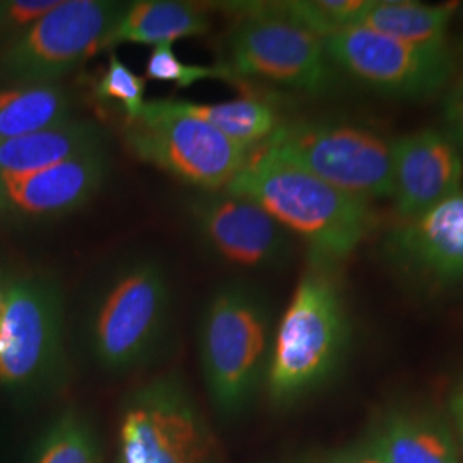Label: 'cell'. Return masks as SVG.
<instances>
[{
	"mask_svg": "<svg viewBox=\"0 0 463 463\" xmlns=\"http://www.w3.org/2000/svg\"><path fill=\"white\" fill-rule=\"evenodd\" d=\"M174 316V287L158 256L131 254L91 287L81 317L90 361L107 374H129L164 352Z\"/></svg>",
	"mask_w": 463,
	"mask_h": 463,
	"instance_id": "cell-1",
	"label": "cell"
},
{
	"mask_svg": "<svg viewBox=\"0 0 463 463\" xmlns=\"http://www.w3.org/2000/svg\"><path fill=\"white\" fill-rule=\"evenodd\" d=\"M227 191L261 204L307 246L309 258L340 268L376 229L373 203L281 162L265 148L252 155Z\"/></svg>",
	"mask_w": 463,
	"mask_h": 463,
	"instance_id": "cell-2",
	"label": "cell"
},
{
	"mask_svg": "<svg viewBox=\"0 0 463 463\" xmlns=\"http://www.w3.org/2000/svg\"><path fill=\"white\" fill-rule=\"evenodd\" d=\"M350 317L340 266L307 256L280 323L275 328L266 393L290 407L336 376L350 345Z\"/></svg>",
	"mask_w": 463,
	"mask_h": 463,
	"instance_id": "cell-3",
	"label": "cell"
},
{
	"mask_svg": "<svg viewBox=\"0 0 463 463\" xmlns=\"http://www.w3.org/2000/svg\"><path fill=\"white\" fill-rule=\"evenodd\" d=\"M275 323L265 294L246 280L216 287L198 325V357L212 407L222 419L246 414L266 386Z\"/></svg>",
	"mask_w": 463,
	"mask_h": 463,
	"instance_id": "cell-4",
	"label": "cell"
},
{
	"mask_svg": "<svg viewBox=\"0 0 463 463\" xmlns=\"http://www.w3.org/2000/svg\"><path fill=\"white\" fill-rule=\"evenodd\" d=\"M67 373L61 283L49 273L13 275L0 316V388L17 397L52 395Z\"/></svg>",
	"mask_w": 463,
	"mask_h": 463,
	"instance_id": "cell-5",
	"label": "cell"
},
{
	"mask_svg": "<svg viewBox=\"0 0 463 463\" xmlns=\"http://www.w3.org/2000/svg\"><path fill=\"white\" fill-rule=\"evenodd\" d=\"M237 23L225 38V67L233 80H256L307 95H325L336 69L325 40L275 13L268 2H229Z\"/></svg>",
	"mask_w": 463,
	"mask_h": 463,
	"instance_id": "cell-6",
	"label": "cell"
},
{
	"mask_svg": "<svg viewBox=\"0 0 463 463\" xmlns=\"http://www.w3.org/2000/svg\"><path fill=\"white\" fill-rule=\"evenodd\" d=\"M213 430L175 373L153 376L120 403L116 463H215Z\"/></svg>",
	"mask_w": 463,
	"mask_h": 463,
	"instance_id": "cell-7",
	"label": "cell"
},
{
	"mask_svg": "<svg viewBox=\"0 0 463 463\" xmlns=\"http://www.w3.org/2000/svg\"><path fill=\"white\" fill-rule=\"evenodd\" d=\"M122 134L136 158L196 191L227 189L256 153L175 109L170 99L145 103L139 116L126 120Z\"/></svg>",
	"mask_w": 463,
	"mask_h": 463,
	"instance_id": "cell-8",
	"label": "cell"
},
{
	"mask_svg": "<svg viewBox=\"0 0 463 463\" xmlns=\"http://www.w3.org/2000/svg\"><path fill=\"white\" fill-rule=\"evenodd\" d=\"M263 148L355 198L392 196V141L371 128L344 120L281 122Z\"/></svg>",
	"mask_w": 463,
	"mask_h": 463,
	"instance_id": "cell-9",
	"label": "cell"
},
{
	"mask_svg": "<svg viewBox=\"0 0 463 463\" xmlns=\"http://www.w3.org/2000/svg\"><path fill=\"white\" fill-rule=\"evenodd\" d=\"M124 7L112 0H59L0 52V80L11 86L59 83L101 52Z\"/></svg>",
	"mask_w": 463,
	"mask_h": 463,
	"instance_id": "cell-10",
	"label": "cell"
},
{
	"mask_svg": "<svg viewBox=\"0 0 463 463\" xmlns=\"http://www.w3.org/2000/svg\"><path fill=\"white\" fill-rule=\"evenodd\" d=\"M331 64L367 90L388 99L420 101L443 95L455 80L451 43L417 47L365 26L325 38Z\"/></svg>",
	"mask_w": 463,
	"mask_h": 463,
	"instance_id": "cell-11",
	"label": "cell"
},
{
	"mask_svg": "<svg viewBox=\"0 0 463 463\" xmlns=\"http://www.w3.org/2000/svg\"><path fill=\"white\" fill-rule=\"evenodd\" d=\"M184 212L201 249L223 265L279 271L294 258V235L248 196L196 191Z\"/></svg>",
	"mask_w": 463,
	"mask_h": 463,
	"instance_id": "cell-12",
	"label": "cell"
},
{
	"mask_svg": "<svg viewBox=\"0 0 463 463\" xmlns=\"http://www.w3.org/2000/svg\"><path fill=\"white\" fill-rule=\"evenodd\" d=\"M381 252L398 279L420 290L463 287V184L428 212L397 220Z\"/></svg>",
	"mask_w": 463,
	"mask_h": 463,
	"instance_id": "cell-13",
	"label": "cell"
},
{
	"mask_svg": "<svg viewBox=\"0 0 463 463\" xmlns=\"http://www.w3.org/2000/svg\"><path fill=\"white\" fill-rule=\"evenodd\" d=\"M463 184V149L443 129H419L392 141V196L398 220L420 215Z\"/></svg>",
	"mask_w": 463,
	"mask_h": 463,
	"instance_id": "cell-14",
	"label": "cell"
},
{
	"mask_svg": "<svg viewBox=\"0 0 463 463\" xmlns=\"http://www.w3.org/2000/svg\"><path fill=\"white\" fill-rule=\"evenodd\" d=\"M110 172L107 148L24 175L0 177V208L24 218H55L83 208Z\"/></svg>",
	"mask_w": 463,
	"mask_h": 463,
	"instance_id": "cell-15",
	"label": "cell"
},
{
	"mask_svg": "<svg viewBox=\"0 0 463 463\" xmlns=\"http://www.w3.org/2000/svg\"><path fill=\"white\" fill-rule=\"evenodd\" d=\"M107 148L105 131L90 118L66 122L0 141V177L24 175Z\"/></svg>",
	"mask_w": 463,
	"mask_h": 463,
	"instance_id": "cell-16",
	"label": "cell"
},
{
	"mask_svg": "<svg viewBox=\"0 0 463 463\" xmlns=\"http://www.w3.org/2000/svg\"><path fill=\"white\" fill-rule=\"evenodd\" d=\"M210 30V17L203 7L177 0H136L124 11L105 36L103 50L124 43L162 45L183 38L203 36Z\"/></svg>",
	"mask_w": 463,
	"mask_h": 463,
	"instance_id": "cell-17",
	"label": "cell"
},
{
	"mask_svg": "<svg viewBox=\"0 0 463 463\" xmlns=\"http://www.w3.org/2000/svg\"><path fill=\"white\" fill-rule=\"evenodd\" d=\"M384 463H460L455 436L436 415L393 411L369 439Z\"/></svg>",
	"mask_w": 463,
	"mask_h": 463,
	"instance_id": "cell-18",
	"label": "cell"
},
{
	"mask_svg": "<svg viewBox=\"0 0 463 463\" xmlns=\"http://www.w3.org/2000/svg\"><path fill=\"white\" fill-rule=\"evenodd\" d=\"M460 2L428 4L419 0H371L359 26L398 38L417 47H448L449 26Z\"/></svg>",
	"mask_w": 463,
	"mask_h": 463,
	"instance_id": "cell-19",
	"label": "cell"
},
{
	"mask_svg": "<svg viewBox=\"0 0 463 463\" xmlns=\"http://www.w3.org/2000/svg\"><path fill=\"white\" fill-rule=\"evenodd\" d=\"M172 105L189 116L198 117L244 148L265 146L280 128L277 107L268 99L242 97L220 103H194L170 99Z\"/></svg>",
	"mask_w": 463,
	"mask_h": 463,
	"instance_id": "cell-20",
	"label": "cell"
},
{
	"mask_svg": "<svg viewBox=\"0 0 463 463\" xmlns=\"http://www.w3.org/2000/svg\"><path fill=\"white\" fill-rule=\"evenodd\" d=\"M72 117V99L59 83L0 90V141L38 133Z\"/></svg>",
	"mask_w": 463,
	"mask_h": 463,
	"instance_id": "cell-21",
	"label": "cell"
},
{
	"mask_svg": "<svg viewBox=\"0 0 463 463\" xmlns=\"http://www.w3.org/2000/svg\"><path fill=\"white\" fill-rule=\"evenodd\" d=\"M28 463H101L99 432L83 412L67 409L40 434Z\"/></svg>",
	"mask_w": 463,
	"mask_h": 463,
	"instance_id": "cell-22",
	"label": "cell"
},
{
	"mask_svg": "<svg viewBox=\"0 0 463 463\" xmlns=\"http://www.w3.org/2000/svg\"><path fill=\"white\" fill-rule=\"evenodd\" d=\"M146 78L160 83H174L177 88H187L206 80L235 81L222 64L215 67L184 64L172 49V43L153 47L146 62Z\"/></svg>",
	"mask_w": 463,
	"mask_h": 463,
	"instance_id": "cell-23",
	"label": "cell"
},
{
	"mask_svg": "<svg viewBox=\"0 0 463 463\" xmlns=\"http://www.w3.org/2000/svg\"><path fill=\"white\" fill-rule=\"evenodd\" d=\"M145 93L146 78L137 76L133 69H129L117 57L116 53H112L109 59V66L95 86L97 99L103 101H118L124 109L126 120H133L145 109Z\"/></svg>",
	"mask_w": 463,
	"mask_h": 463,
	"instance_id": "cell-24",
	"label": "cell"
},
{
	"mask_svg": "<svg viewBox=\"0 0 463 463\" xmlns=\"http://www.w3.org/2000/svg\"><path fill=\"white\" fill-rule=\"evenodd\" d=\"M59 0H0V34L11 40L45 16Z\"/></svg>",
	"mask_w": 463,
	"mask_h": 463,
	"instance_id": "cell-25",
	"label": "cell"
},
{
	"mask_svg": "<svg viewBox=\"0 0 463 463\" xmlns=\"http://www.w3.org/2000/svg\"><path fill=\"white\" fill-rule=\"evenodd\" d=\"M443 131L463 149V80L455 78L441 97Z\"/></svg>",
	"mask_w": 463,
	"mask_h": 463,
	"instance_id": "cell-26",
	"label": "cell"
},
{
	"mask_svg": "<svg viewBox=\"0 0 463 463\" xmlns=\"http://www.w3.org/2000/svg\"><path fill=\"white\" fill-rule=\"evenodd\" d=\"M331 463H384L381 458L376 448L373 447L371 441L348 448L344 453H340Z\"/></svg>",
	"mask_w": 463,
	"mask_h": 463,
	"instance_id": "cell-27",
	"label": "cell"
},
{
	"mask_svg": "<svg viewBox=\"0 0 463 463\" xmlns=\"http://www.w3.org/2000/svg\"><path fill=\"white\" fill-rule=\"evenodd\" d=\"M449 414L455 428V439L463 453V380L453 388L449 395Z\"/></svg>",
	"mask_w": 463,
	"mask_h": 463,
	"instance_id": "cell-28",
	"label": "cell"
},
{
	"mask_svg": "<svg viewBox=\"0 0 463 463\" xmlns=\"http://www.w3.org/2000/svg\"><path fill=\"white\" fill-rule=\"evenodd\" d=\"M453 62H455V76L463 80V34L451 45Z\"/></svg>",
	"mask_w": 463,
	"mask_h": 463,
	"instance_id": "cell-29",
	"label": "cell"
},
{
	"mask_svg": "<svg viewBox=\"0 0 463 463\" xmlns=\"http://www.w3.org/2000/svg\"><path fill=\"white\" fill-rule=\"evenodd\" d=\"M11 273L0 265V316L4 311V306H5V300H7V292H9V283H11Z\"/></svg>",
	"mask_w": 463,
	"mask_h": 463,
	"instance_id": "cell-30",
	"label": "cell"
},
{
	"mask_svg": "<svg viewBox=\"0 0 463 463\" xmlns=\"http://www.w3.org/2000/svg\"><path fill=\"white\" fill-rule=\"evenodd\" d=\"M458 16L463 17V2H460V7H458Z\"/></svg>",
	"mask_w": 463,
	"mask_h": 463,
	"instance_id": "cell-31",
	"label": "cell"
}]
</instances>
